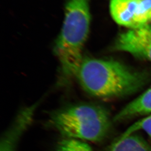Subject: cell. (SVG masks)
Listing matches in <instances>:
<instances>
[{"mask_svg":"<svg viewBox=\"0 0 151 151\" xmlns=\"http://www.w3.org/2000/svg\"><path fill=\"white\" fill-rule=\"evenodd\" d=\"M76 77L86 92L100 98H119L134 94L148 83L145 71L113 60L84 57Z\"/></svg>","mask_w":151,"mask_h":151,"instance_id":"6da1fadb","label":"cell"},{"mask_svg":"<svg viewBox=\"0 0 151 151\" xmlns=\"http://www.w3.org/2000/svg\"><path fill=\"white\" fill-rule=\"evenodd\" d=\"M90 0H67L62 27L54 44L55 54L66 77L76 76L91 24Z\"/></svg>","mask_w":151,"mask_h":151,"instance_id":"7a4b0ae2","label":"cell"},{"mask_svg":"<svg viewBox=\"0 0 151 151\" xmlns=\"http://www.w3.org/2000/svg\"><path fill=\"white\" fill-rule=\"evenodd\" d=\"M53 126L67 138L99 142L111 127L110 114L105 108L93 105L70 106L51 114Z\"/></svg>","mask_w":151,"mask_h":151,"instance_id":"3957f363","label":"cell"},{"mask_svg":"<svg viewBox=\"0 0 151 151\" xmlns=\"http://www.w3.org/2000/svg\"><path fill=\"white\" fill-rule=\"evenodd\" d=\"M113 50L151 62V24L128 29L120 33Z\"/></svg>","mask_w":151,"mask_h":151,"instance_id":"277c9868","label":"cell"},{"mask_svg":"<svg viewBox=\"0 0 151 151\" xmlns=\"http://www.w3.org/2000/svg\"><path fill=\"white\" fill-rule=\"evenodd\" d=\"M110 15L117 24L133 29L149 24L140 0H110Z\"/></svg>","mask_w":151,"mask_h":151,"instance_id":"5b68a950","label":"cell"},{"mask_svg":"<svg viewBox=\"0 0 151 151\" xmlns=\"http://www.w3.org/2000/svg\"><path fill=\"white\" fill-rule=\"evenodd\" d=\"M151 114V87L131 102L116 114L113 121H125L140 116Z\"/></svg>","mask_w":151,"mask_h":151,"instance_id":"8992f818","label":"cell"},{"mask_svg":"<svg viewBox=\"0 0 151 151\" xmlns=\"http://www.w3.org/2000/svg\"><path fill=\"white\" fill-rule=\"evenodd\" d=\"M109 151H151V146L137 134H130L118 138L113 143Z\"/></svg>","mask_w":151,"mask_h":151,"instance_id":"52a82bcc","label":"cell"},{"mask_svg":"<svg viewBox=\"0 0 151 151\" xmlns=\"http://www.w3.org/2000/svg\"><path fill=\"white\" fill-rule=\"evenodd\" d=\"M56 151H93L88 144L80 140L66 138L59 143Z\"/></svg>","mask_w":151,"mask_h":151,"instance_id":"ba28073f","label":"cell"},{"mask_svg":"<svg viewBox=\"0 0 151 151\" xmlns=\"http://www.w3.org/2000/svg\"><path fill=\"white\" fill-rule=\"evenodd\" d=\"M139 130L145 131L151 140V114L134 123L120 137L122 138L129 136Z\"/></svg>","mask_w":151,"mask_h":151,"instance_id":"9c48e42d","label":"cell"},{"mask_svg":"<svg viewBox=\"0 0 151 151\" xmlns=\"http://www.w3.org/2000/svg\"><path fill=\"white\" fill-rule=\"evenodd\" d=\"M149 24H151V0H140Z\"/></svg>","mask_w":151,"mask_h":151,"instance_id":"30bf717a","label":"cell"}]
</instances>
